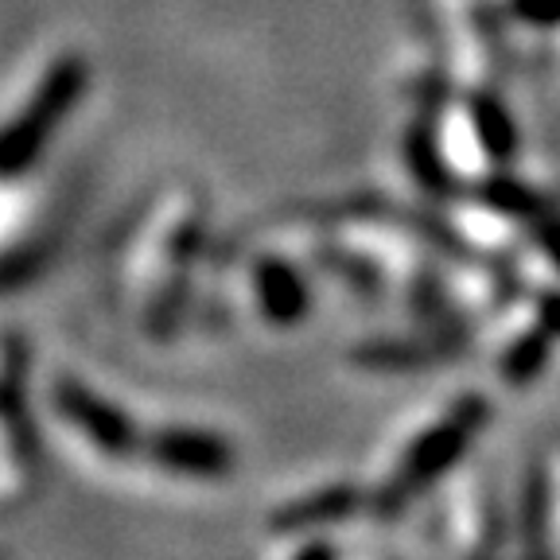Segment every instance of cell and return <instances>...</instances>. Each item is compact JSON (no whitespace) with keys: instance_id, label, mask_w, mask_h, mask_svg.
<instances>
[{"instance_id":"10","label":"cell","mask_w":560,"mask_h":560,"mask_svg":"<svg viewBox=\"0 0 560 560\" xmlns=\"http://www.w3.org/2000/svg\"><path fill=\"white\" fill-rule=\"evenodd\" d=\"M552 354V335L545 327H534V331H522L506 350H502L499 370L506 385H529L537 374L545 370Z\"/></svg>"},{"instance_id":"4","label":"cell","mask_w":560,"mask_h":560,"mask_svg":"<svg viewBox=\"0 0 560 560\" xmlns=\"http://www.w3.org/2000/svg\"><path fill=\"white\" fill-rule=\"evenodd\" d=\"M152 464L167 475H184V479H226L234 471L237 455L230 447L226 436L207 429H184V424H172V429H160L144 440Z\"/></svg>"},{"instance_id":"3","label":"cell","mask_w":560,"mask_h":560,"mask_svg":"<svg viewBox=\"0 0 560 560\" xmlns=\"http://www.w3.org/2000/svg\"><path fill=\"white\" fill-rule=\"evenodd\" d=\"M51 405L59 417H67L97 452L125 459V455H137L144 447L137 420L125 409H117L114 401H105L102 394H94L90 385L74 382V377H62L51 389Z\"/></svg>"},{"instance_id":"13","label":"cell","mask_w":560,"mask_h":560,"mask_svg":"<svg viewBox=\"0 0 560 560\" xmlns=\"http://www.w3.org/2000/svg\"><path fill=\"white\" fill-rule=\"evenodd\" d=\"M510 12L534 27H560V0H510Z\"/></svg>"},{"instance_id":"16","label":"cell","mask_w":560,"mask_h":560,"mask_svg":"<svg viewBox=\"0 0 560 560\" xmlns=\"http://www.w3.org/2000/svg\"><path fill=\"white\" fill-rule=\"evenodd\" d=\"M296 557H300V560H312V557H315V560H319V557H335V545H324V541H307L304 549L296 552Z\"/></svg>"},{"instance_id":"6","label":"cell","mask_w":560,"mask_h":560,"mask_svg":"<svg viewBox=\"0 0 560 560\" xmlns=\"http://www.w3.org/2000/svg\"><path fill=\"white\" fill-rule=\"evenodd\" d=\"M257 304H261L265 319L277 327H296L312 312V289L300 277L296 265L280 261V257H265L257 265Z\"/></svg>"},{"instance_id":"8","label":"cell","mask_w":560,"mask_h":560,"mask_svg":"<svg viewBox=\"0 0 560 560\" xmlns=\"http://www.w3.org/2000/svg\"><path fill=\"white\" fill-rule=\"evenodd\" d=\"M405 164H409L412 179L429 195H455V179L447 172L444 156H440V140L432 121H417L409 132H405Z\"/></svg>"},{"instance_id":"12","label":"cell","mask_w":560,"mask_h":560,"mask_svg":"<svg viewBox=\"0 0 560 560\" xmlns=\"http://www.w3.org/2000/svg\"><path fill=\"white\" fill-rule=\"evenodd\" d=\"M525 545L534 552L545 549V514H549V490H545V475L534 471L525 482Z\"/></svg>"},{"instance_id":"2","label":"cell","mask_w":560,"mask_h":560,"mask_svg":"<svg viewBox=\"0 0 560 560\" xmlns=\"http://www.w3.org/2000/svg\"><path fill=\"white\" fill-rule=\"evenodd\" d=\"M90 86V62L82 55H59L39 79L27 105L0 129V179H16L44 156L47 140L74 114Z\"/></svg>"},{"instance_id":"9","label":"cell","mask_w":560,"mask_h":560,"mask_svg":"<svg viewBox=\"0 0 560 560\" xmlns=\"http://www.w3.org/2000/svg\"><path fill=\"white\" fill-rule=\"evenodd\" d=\"M471 195L482 202V207L499 210V214H506V219H537L545 210V199L534 191V187H525L522 179H514V175H487V179H479V184L471 187Z\"/></svg>"},{"instance_id":"7","label":"cell","mask_w":560,"mask_h":560,"mask_svg":"<svg viewBox=\"0 0 560 560\" xmlns=\"http://www.w3.org/2000/svg\"><path fill=\"white\" fill-rule=\"evenodd\" d=\"M471 121H475V137H479L482 152H487V160L494 167H506L510 160L517 156V125H514V114H510L506 105L499 102L494 94H487V90H479V94H471Z\"/></svg>"},{"instance_id":"15","label":"cell","mask_w":560,"mask_h":560,"mask_svg":"<svg viewBox=\"0 0 560 560\" xmlns=\"http://www.w3.org/2000/svg\"><path fill=\"white\" fill-rule=\"evenodd\" d=\"M537 324H541L552 339H560V292H541V296H537Z\"/></svg>"},{"instance_id":"5","label":"cell","mask_w":560,"mask_h":560,"mask_svg":"<svg viewBox=\"0 0 560 560\" xmlns=\"http://www.w3.org/2000/svg\"><path fill=\"white\" fill-rule=\"evenodd\" d=\"M366 494L350 482H335V487L315 490V494H304V499L280 506L277 514L269 517L272 534H307V529H319V525H335L342 517L359 514L366 506Z\"/></svg>"},{"instance_id":"11","label":"cell","mask_w":560,"mask_h":560,"mask_svg":"<svg viewBox=\"0 0 560 560\" xmlns=\"http://www.w3.org/2000/svg\"><path fill=\"white\" fill-rule=\"evenodd\" d=\"M444 350L432 347V342H412V339H377V342H362L354 350V362L362 366H377V370H417L429 366L432 359H440Z\"/></svg>"},{"instance_id":"14","label":"cell","mask_w":560,"mask_h":560,"mask_svg":"<svg viewBox=\"0 0 560 560\" xmlns=\"http://www.w3.org/2000/svg\"><path fill=\"white\" fill-rule=\"evenodd\" d=\"M529 226H534L537 245L545 249V257L552 261V269L560 272V214H552V210L545 207L537 219H529Z\"/></svg>"},{"instance_id":"1","label":"cell","mask_w":560,"mask_h":560,"mask_svg":"<svg viewBox=\"0 0 560 560\" xmlns=\"http://www.w3.org/2000/svg\"><path fill=\"white\" fill-rule=\"evenodd\" d=\"M487 420H490L487 397H479V394L459 397L440 424H432V429H424L417 440H412V447L405 452L394 479L377 490L374 499H370V506L385 517L401 514L420 490H429L432 482H440L467 452H471L475 436L487 429Z\"/></svg>"}]
</instances>
